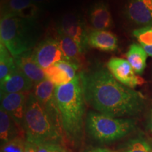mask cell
I'll return each instance as SVG.
<instances>
[{
    "label": "cell",
    "instance_id": "6da1fadb",
    "mask_svg": "<svg viewBox=\"0 0 152 152\" xmlns=\"http://www.w3.org/2000/svg\"><path fill=\"white\" fill-rule=\"evenodd\" d=\"M85 102L99 113L114 118L138 115L145 105L142 92L115 80L108 68L96 67L80 73Z\"/></svg>",
    "mask_w": 152,
    "mask_h": 152
},
{
    "label": "cell",
    "instance_id": "7a4b0ae2",
    "mask_svg": "<svg viewBox=\"0 0 152 152\" xmlns=\"http://www.w3.org/2000/svg\"><path fill=\"white\" fill-rule=\"evenodd\" d=\"M55 98L65 137L71 143H80L85 125V100L80 73L69 83L56 86Z\"/></svg>",
    "mask_w": 152,
    "mask_h": 152
},
{
    "label": "cell",
    "instance_id": "3957f363",
    "mask_svg": "<svg viewBox=\"0 0 152 152\" xmlns=\"http://www.w3.org/2000/svg\"><path fill=\"white\" fill-rule=\"evenodd\" d=\"M40 36L37 20L7 14L1 15L0 41L14 58L33 51L38 45Z\"/></svg>",
    "mask_w": 152,
    "mask_h": 152
},
{
    "label": "cell",
    "instance_id": "277c9868",
    "mask_svg": "<svg viewBox=\"0 0 152 152\" xmlns=\"http://www.w3.org/2000/svg\"><path fill=\"white\" fill-rule=\"evenodd\" d=\"M23 129L26 140L37 146L45 142L64 143L65 138L57 130L48 113L33 92L30 93L27 99Z\"/></svg>",
    "mask_w": 152,
    "mask_h": 152
},
{
    "label": "cell",
    "instance_id": "5b68a950",
    "mask_svg": "<svg viewBox=\"0 0 152 152\" xmlns=\"http://www.w3.org/2000/svg\"><path fill=\"white\" fill-rule=\"evenodd\" d=\"M136 128V121L129 118H114L97 111H90L85 118L87 132L102 143L125 137Z\"/></svg>",
    "mask_w": 152,
    "mask_h": 152
},
{
    "label": "cell",
    "instance_id": "8992f818",
    "mask_svg": "<svg viewBox=\"0 0 152 152\" xmlns=\"http://www.w3.org/2000/svg\"><path fill=\"white\" fill-rule=\"evenodd\" d=\"M55 87L56 86L52 82L47 79H45L35 85L33 94L48 113L58 132L65 137V134L63 130L60 112L55 98Z\"/></svg>",
    "mask_w": 152,
    "mask_h": 152
},
{
    "label": "cell",
    "instance_id": "52a82bcc",
    "mask_svg": "<svg viewBox=\"0 0 152 152\" xmlns=\"http://www.w3.org/2000/svg\"><path fill=\"white\" fill-rule=\"evenodd\" d=\"M58 33L74 39L79 47L84 50L87 46L86 28L83 19L75 12H68L63 15L58 26Z\"/></svg>",
    "mask_w": 152,
    "mask_h": 152
},
{
    "label": "cell",
    "instance_id": "ba28073f",
    "mask_svg": "<svg viewBox=\"0 0 152 152\" xmlns=\"http://www.w3.org/2000/svg\"><path fill=\"white\" fill-rule=\"evenodd\" d=\"M106 66L115 80L125 86L134 89L145 83L144 80L134 72L127 60L112 57L107 62Z\"/></svg>",
    "mask_w": 152,
    "mask_h": 152
},
{
    "label": "cell",
    "instance_id": "9c48e42d",
    "mask_svg": "<svg viewBox=\"0 0 152 152\" xmlns=\"http://www.w3.org/2000/svg\"><path fill=\"white\" fill-rule=\"evenodd\" d=\"M32 55L36 63L44 70L64 59L59 42L51 37L38 43L32 52Z\"/></svg>",
    "mask_w": 152,
    "mask_h": 152
},
{
    "label": "cell",
    "instance_id": "30bf717a",
    "mask_svg": "<svg viewBox=\"0 0 152 152\" xmlns=\"http://www.w3.org/2000/svg\"><path fill=\"white\" fill-rule=\"evenodd\" d=\"M124 14L129 20L137 26H152V0H128Z\"/></svg>",
    "mask_w": 152,
    "mask_h": 152
},
{
    "label": "cell",
    "instance_id": "8fae6325",
    "mask_svg": "<svg viewBox=\"0 0 152 152\" xmlns=\"http://www.w3.org/2000/svg\"><path fill=\"white\" fill-rule=\"evenodd\" d=\"M30 93H11L1 95V108L11 115L17 125L23 130H24L23 119L26 103Z\"/></svg>",
    "mask_w": 152,
    "mask_h": 152
},
{
    "label": "cell",
    "instance_id": "7c38bea8",
    "mask_svg": "<svg viewBox=\"0 0 152 152\" xmlns=\"http://www.w3.org/2000/svg\"><path fill=\"white\" fill-rule=\"evenodd\" d=\"M0 82L1 95L11 93H30L35 86L33 82L18 68Z\"/></svg>",
    "mask_w": 152,
    "mask_h": 152
},
{
    "label": "cell",
    "instance_id": "4fadbf2b",
    "mask_svg": "<svg viewBox=\"0 0 152 152\" xmlns=\"http://www.w3.org/2000/svg\"><path fill=\"white\" fill-rule=\"evenodd\" d=\"M87 45L102 52H113L118 49V39L109 30H94L87 35Z\"/></svg>",
    "mask_w": 152,
    "mask_h": 152
},
{
    "label": "cell",
    "instance_id": "5bb4252c",
    "mask_svg": "<svg viewBox=\"0 0 152 152\" xmlns=\"http://www.w3.org/2000/svg\"><path fill=\"white\" fill-rule=\"evenodd\" d=\"M90 21L94 30H108L113 27V21L109 6L104 1L95 2L90 7Z\"/></svg>",
    "mask_w": 152,
    "mask_h": 152
},
{
    "label": "cell",
    "instance_id": "9a60e30c",
    "mask_svg": "<svg viewBox=\"0 0 152 152\" xmlns=\"http://www.w3.org/2000/svg\"><path fill=\"white\" fill-rule=\"evenodd\" d=\"M32 52L20 55L16 58V60L17 67L23 73L31 80L34 84H37L39 82L46 79L45 73L40 66L34 60Z\"/></svg>",
    "mask_w": 152,
    "mask_h": 152
},
{
    "label": "cell",
    "instance_id": "2e32d148",
    "mask_svg": "<svg viewBox=\"0 0 152 152\" xmlns=\"http://www.w3.org/2000/svg\"><path fill=\"white\" fill-rule=\"evenodd\" d=\"M18 137H26L24 130L17 125L14 120L3 109H0V140L1 145L12 141Z\"/></svg>",
    "mask_w": 152,
    "mask_h": 152
},
{
    "label": "cell",
    "instance_id": "e0dca14e",
    "mask_svg": "<svg viewBox=\"0 0 152 152\" xmlns=\"http://www.w3.org/2000/svg\"><path fill=\"white\" fill-rule=\"evenodd\" d=\"M58 42L64 59L76 63L80 66L83 63V50L71 37L58 33Z\"/></svg>",
    "mask_w": 152,
    "mask_h": 152
},
{
    "label": "cell",
    "instance_id": "ac0fdd59",
    "mask_svg": "<svg viewBox=\"0 0 152 152\" xmlns=\"http://www.w3.org/2000/svg\"><path fill=\"white\" fill-rule=\"evenodd\" d=\"M125 56L134 72L137 75H142L147 66L148 56L143 47L138 44H132Z\"/></svg>",
    "mask_w": 152,
    "mask_h": 152
},
{
    "label": "cell",
    "instance_id": "d6986e66",
    "mask_svg": "<svg viewBox=\"0 0 152 152\" xmlns=\"http://www.w3.org/2000/svg\"><path fill=\"white\" fill-rule=\"evenodd\" d=\"M14 57L3 44H0V81L17 69Z\"/></svg>",
    "mask_w": 152,
    "mask_h": 152
},
{
    "label": "cell",
    "instance_id": "ffe728a7",
    "mask_svg": "<svg viewBox=\"0 0 152 152\" xmlns=\"http://www.w3.org/2000/svg\"><path fill=\"white\" fill-rule=\"evenodd\" d=\"M46 79L52 82L55 86H59L71 81L68 74L56 64L44 70Z\"/></svg>",
    "mask_w": 152,
    "mask_h": 152
},
{
    "label": "cell",
    "instance_id": "44dd1931",
    "mask_svg": "<svg viewBox=\"0 0 152 152\" xmlns=\"http://www.w3.org/2000/svg\"><path fill=\"white\" fill-rule=\"evenodd\" d=\"M132 35L142 47H152V26L140 27L132 31Z\"/></svg>",
    "mask_w": 152,
    "mask_h": 152
},
{
    "label": "cell",
    "instance_id": "7402d4cb",
    "mask_svg": "<svg viewBox=\"0 0 152 152\" xmlns=\"http://www.w3.org/2000/svg\"><path fill=\"white\" fill-rule=\"evenodd\" d=\"M125 152H152L150 144L141 137L131 140Z\"/></svg>",
    "mask_w": 152,
    "mask_h": 152
},
{
    "label": "cell",
    "instance_id": "603a6c76",
    "mask_svg": "<svg viewBox=\"0 0 152 152\" xmlns=\"http://www.w3.org/2000/svg\"><path fill=\"white\" fill-rule=\"evenodd\" d=\"M33 3L31 0H11L4 8L1 9V15L5 14L14 15Z\"/></svg>",
    "mask_w": 152,
    "mask_h": 152
},
{
    "label": "cell",
    "instance_id": "cb8c5ba5",
    "mask_svg": "<svg viewBox=\"0 0 152 152\" xmlns=\"http://www.w3.org/2000/svg\"><path fill=\"white\" fill-rule=\"evenodd\" d=\"M26 139L18 137L12 141L1 145V152H24Z\"/></svg>",
    "mask_w": 152,
    "mask_h": 152
},
{
    "label": "cell",
    "instance_id": "d4e9b609",
    "mask_svg": "<svg viewBox=\"0 0 152 152\" xmlns=\"http://www.w3.org/2000/svg\"><path fill=\"white\" fill-rule=\"evenodd\" d=\"M55 64H56L57 66H58V67L61 68L62 70H64V71L68 74V77H70V79H71V80L75 78V76L78 74L77 73V71H78L79 67L80 66L77 64H76V63L64 59L56 62Z\"/></svg>",
    "mask_w": 152,
    "mask_h": 152
},
{
    "label": "cell",
    "instance_id": "484cf974",
    "mask_svg": "<svg viewBox=\"0 0 152 152\" xmlns=\"http://www.w3.org/2000/svg\"><path fill=\"white\" fill-rule=\"evenodd\" d=\"M37 152H68L63 143L45 142L37 145Z\"/></svg>",
    "mask_w": 152,
    "mask_h": 152
},
{
    "label": "cell",
    "instance_id": "4316f807",
    "mask_svg": "<svg viewBox=\"0 0 152 152\" xmlns=\"http://www.w3.org/2000/svg\"><path fill=\"white\" fill-rule=\"evenodd\" d=\"M37 146L36 144L26 140L25 144L24 152H37Z\"/></svg>",
    "mask_w": 152,
    "mask_h": 152
},
{
    "label": "cell",
    "instance_id": "83f0119b",
    "mask_svg": "<svg viewBox=\"0 0 152 152\" xmlns=\"http://www.w3.org/2000/svg\"><path fill=\"white\" fill-rule=\"evenodd\" d=\"M147 128L150 132L152 133V104L150 108L149 114H148L147 121Z\"/></svg>",
    "mask_w": 152,
    "mask_h": 152
},
{
    "label": "cell",
    "instance_id": "f1b7e54d",
    "mask_svg": "<svg viewBox=\"0 0 152 152\" xmlns=\"http://www.w3.org/2000/svg\"><path fill=\"white\" fill-rule=\"evenodd\" d=\"M31 1L36 4L40 6L42 4H47L50 3L52 0H31Z\"/></svg>",
    "mask_w": 152,
    "mask_h": 152
},
{
    "label": "cell",
    "instance_id": "f546056e",
    "mask_svg": "<svg viewBox=\"0 0 152 152\" xmlns=\"http://www.w3.org/2000/svg\"><path fill=\"white\" fill-rule=\"evenodd\" d=\"M88 152H117L112 151V150L107 149H103V148H96V149H93Z\"/></svg>",
    "mask_w": 152,
    "mask_h": 152
},
{
    "label": "cell",
    "instance_id": "4dcf8cb0",
    "mask_svg": "<svg viewBox=\"0 0 152 152\" xmlns=\"http://www.w3.org/2000/svg\"><path fill=\"white\" fill-rule=\"evenodd\" d=\"M143 47L144 50H145V52L147 54L148 56H151L152 58V47Z\"/></svg>",
    "mask_w": 152,
    "mask_h": 152
},
{
    "label": "cell",
    "instance_id": "1f68e13d",
    "mask_svg": "<svg viewBox=\"0 0 152 152\" xmlns=\"http://www.w3.org/2000/svg\"><path fill=\"white\" fill-rule=\"evenodd\" d=\"M10 1L11 0H0V3H1V9L4 8Z\"/></svg>",
    "mask_w": 152,
    "mask_h": 152
}]
</instances>
